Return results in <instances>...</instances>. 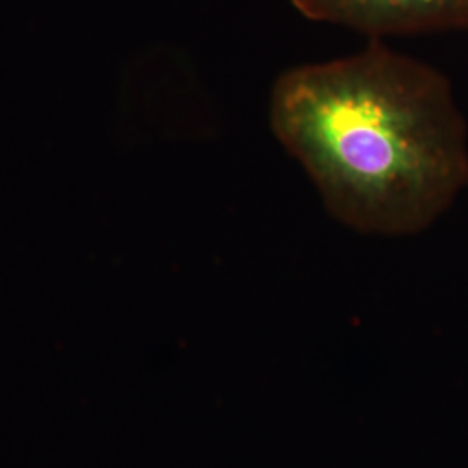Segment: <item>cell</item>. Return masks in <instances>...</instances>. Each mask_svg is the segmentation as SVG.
<instances>
[{"instance_id": "obj_1", "label": "cell", "mask_w": 468, "mask_h": 468, "mask_svg": "<svg viewBox=\"0 0 468 468\" xmlns=\"http://www.w3.org/2000/svg\"><path fill=\"white\" fill-rule=\"evenodd\" d=\"M269 125L330 216L357 233H421L468 187L467 122L450 79L384 40L288 68Z\"/></svg>"}, {"instance_id": "obj_2", "label": "cell", "mask_w": 468, "mask_h": 468, "mask_svg": "<svg viewBox=\"0 0 468 468\" xmlns=\"http://www.w3.org/2000/svg\"><path fill=\"white\" fill-rule=\"evenodd\" d=\"M302 16L351 28L369 40L468 32V0H292Z\"/></svg>"}]
</instances>
